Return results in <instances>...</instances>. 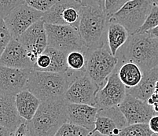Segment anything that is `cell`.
I'll list each match as a JSON object with an SVG mask.
<instances>
[{"mask_svg": "<svg viewBox=\"0 0 158 136\" xmlns=\"http://www.w3.org/2000/svg\"><path fill=\"white\" fill-rule=\"evenodd\" d=\"M83 72H75L69 68L65 72L31 70L27 90L41 101L62 98L70 84Z\"/></svg>", "mask_w": 158, "mask_h": 136, "instance_id": "cell-1", "label": "cell"}, {"mask_svg": "<svg viewBox=\"0 0 158 136\" xmlns=\"http://www.w3.org/2000/svg\"><path fill=\"white\" fill-rule=\"evenodd\" d=\"M116 56L119 59L118 63L132 61L143 72L149 71L158 65V39L148 32L130 35Z\"/></svg>", "mask_w": 158, "mask_h": 136, "instance_id": "cell-2", "label": "cell"}, {"mask_svg": "<svg viewBox=\"0 0 158 136\" xmlns=\"http://www.w3.org/2000/svg\"><path fill=\"white\" fill-rule=\"evenodd\" d=\"M67 105L64 98L41 101L35 116L27 121L31 136H54L68 123Z\"/></svg>", "mask_w": 158, "mask_h": 136, "instance_id": "cell-3", "label": "cell"}, {"mask_svg": "<svg viewBox=\"0 0 158 136\" xmlns=\"http://www.w3.org/2000/svg\"><path fill=\"white\" fill-rule=\"evenodd\" d=\"M110 18L104 10L93 6H84L79 24V32L88 50L102 48L107 45Z\"/></svg>", "mask_w": 158, "mask_h": 136, "instance_id": "cell-4", "label": "cell"}, {"mask_svg": "<svg viewBox=\"0 0 158 136\" xmlns=\"http://www.w3.org/2000/svg\"><path fill=\"white\" fill-rule=\"evenodd\" d=\"M119 59L110 52L108 46L95 50H87L85 73L102 87L117 66Z\"/></svg>", "mask_w": 158, "mask_h": 136, "instance_id": "cell-5", "label": "cell"}, {"mask_svg": "<svg viewBox=\"0 0 158 136\" xmlns=\"http://www.w3.org/2000/svg\"><path fill=\"white\" fill-rule=\"evenodd\" d=\"M47 46L69 54L73 51H87L79 29L73 25H52L45 23Z\"/></svg>", "mask_w": 158, "mask_h": 136, "instance_id": "cell-6", "label": "cell"}, {"mask_svg": "<svg viewBox=\"0 0 158 136\" xmlns=\"http://www.w3.org/2000/svg\"><path fill=\"white\" fill-rule=\"evenodd\" d=\"M153 6L150 0H130L110 18V21L120 24L130 35L137 33Z\"/></svg>", "mask_w": 158, "mask_h": 136, "instance_id": "cell-7", "label": "cell"}, {"mask_svg": "<svg viewBox=\"0 0 158 136\" xmlns=\"http://www.w3.org/2000/svg\"><path fill=\"white\" fill-rule=\"evenodd\" d=\"M83 5L77 0H58L44 13L42 20L47 24L73 25L79 28Z\"/></svg>", "mask_w": 158, "mask_h": 136, "instance_id": "cell-8", "label": "cell"}, {"mask_svg": "<svg viewBox=\"0 0 158 136\" xmlns=\"http://www.w3.org/2000/svg\"><path fill=\"white\" fill-rule=\"evenodd\" d=\"M44 13L24 2L14 8L4 21L13 39H18L28 28L42 19Z\"/></svg>", "mask_w": 158, "mask_h": 136, "instance_id": "cell-9", "label": "cell"}, {"mask_svg": "<svg viewBox=\"0 0 158 136\" xmlns=\"http://www.w3.org/2000/svg\"><path fill=\"white\" fill-rule=\"evenodd\" d=\"M100 87L85 73L80 74L70 84L64 98L69 103L96 105V94Z\"/></svg>", "mask_w": 158, "mask_h": 136, "instance_id": "cell-10", "label": "cell"}, {"mask_svg": "<svg viewBox=\"0 0 158 136\" xmlns=\"http://www.w3.org/2000/svg\"><path fill=\"white\" fill-rule=\"evenodd\" d=\"M127 94V88L121 82L117 68H115L103 87L96 94V105L100 109L119 106Z\"/></svg>", "mask_w": 158, "mask_h": 136, "instance_id": "cell-11", "label": "cell"}, {"mask_svg": "<svg viewBox=\"0 0 158 136\" xmlns=\"http://www.w3.org/2000/svg\"><path fill=\"white\" fill-rule=\"evenodd\" d=\"M127 125L128 124L125 117L118 106L100 109L96 117L95 126L90 134L98 132L102 135L117 136L120 130Z\"/></svg>", "mask_w": 158, "mask_h": 136, "instance_id": "cell-12", "label": "cell"}, {"mask_svg": "<svg viewBox=\"0 0 158 136\" xmlns=\"http://www.w3.org/2000/svg\"><path fill=\"white\" fill-rule=\"evenodd\" d=\"M28 51L30 59L34 64L37 58L47 47V35L45 22L42 19L35 22L18 39Z\"/></svg>", "mask_w": 158, "mask_h": 136, "instance_id": "cell-13", "label": "cell"}, {"mask_svg": "<svg viewBox=\"0 0 158 136\" xmlns=\"http://www.w3.org/2000/svg\"><path fill=\"white\" fill-rule=\"evenodd\" d=\"M119 109L125 117L127 124H148L155 115L152 105L134 96L127 94L124 99L119 105Z\"/></svg>", "mask_w": 158, "mask_h": 136, "instance_id": "cell-14", "label": "cell"}, {"mask_svg": "<svg viewBox=\"0 0 158 136\" xmlns=\"http://www.w3.org/2000/svg\"><path fill=\"white\" fill-rule=\"evenodd\" d=\"M31 69H21L0 65V91L15 95L27 90Z\"/></svg>", "mask_w": 158, "mask_h": 136, "instance_id": "cell-15", "label": "cell"}, {"mask_svg": "<svg viewBox=\"0 0 158 136\" xmlns=\"http://www.w3.org/2000/svg\"><path fill=\"white\" fill-rule=\"evenodd\" d=\"M0 65L21 69H33L34 63L31 61L28 51L22 44L15 39L10 41L0 56Z\"/></svg>", "mask_w": 158, "mask_h": 136, "instance_id": "cell-16", "label": "cell"}, {"mask_svg": "<svg viewBox=\"0 0 158 136\" xmlns=\"http://www.w3.org/2000/svg\"><path fill=\"white\" fill-rule=\"evenodd\" d=\"M100 108L98 106L68 102V122L92 131L95 126L96 117Z\"/></svg>", "mask_w": 158, "mask_h": 136, "instance_id": "cell-17", "label": "cell"}, {"mask_svg": "<svg viewBox=\"0 0 158 136\" xmlns=\"http://www.w3.org/2000/svg\"><path fill=\"white\" fill-rule=\"evenodd\" d=\"M22 122L16 106L15 95L0 91V125L13 132Z\"/></svg>", "mask_w": 158, "mask_h": 136, "instance_id": "cell-18", "label": "cell"}, {"mask_svg": "<svg viewBox=\"0 0 158 136\" xmlns=\"http://www.w3.org/2000/svg\"><path fill=\"white\" fill-rule=\"evenodd\" d=\"M158 81V65L143 72V79L137 86L127 89V94L143 101H147L155 92L156 84Z\"/></svg>", "mask_w": 158, "mask_h": 136, "instance_id": "cell-19", "label": "cell"}, {"mask_svg": "<svg viewBox=\"0 0 158 136\" xmlns=\"http://www.w3.org/2000/svg\"><path fill=\"white\" fill-rule=\"evenodd\" d=\"M16 106L23 120L31 121L40 107L41 101L28 90H24L16 94Z\"/></svg>", "mask_w": 158, "mask_h": 136, "instance_id": "cell-20", "label": "cell"}, {"mask_svg": "<svg viewBox=\"0 0 158 136\" xmlns=\"http://www.w3.org/2000/svg\"><path fill=\"white\" fill-rule=\"evenodd\" d=\"M116 68L120 80L127 89L137 86L143 79V72L139 65L132 61L118 63Z\"/></svg>", "mask_w": 158, "mask_h": 136, "instance_id": "cell-21", "label": "cell"}, {"mask_svg": "<svg viewBox=\"0 0 158 136\" xmlns=\"http://www.w3.org/2000/svg\"><path fill=\"white\" fill-rule=\"evenodd\" d=\"M130 34L126 28L116 22H109L107 31V46L113 56L120 47L127 42Z\"/></svg>", "mask_w": 158, "mask_h": 136, "instance_id": "cell-22", "label": "cell"}, {"mask_svg": "<svg viewBox=\"0 0 158 136\" xmlns=\"http://www.w3.org/2000/svg\"><path fill=\"white\" fill-rule=\"evenodd\" d=\"M51 58V65L45 72H65L69 70L67 64V54L63 51L47 46L44 51Z\"/></svg>", "mask_w": 158, "mask_h": 136, "instance_id": "cell-23", "label": "cell"}, {"mask_svg": "<svg viewBox=\"0 0 158 136\" xmlns=\"http://www.w3.org/2000/svg\"><path fill=\"white\" fill-rule=\"evenodd\" d=\"M87 51H73L67 54V64L69 68L75 72H85Z\"/></svg>", "mask_w": 158, "mask_h": 136, "instance_id": "cell-24", "label": "cell"}, {"mask_svg": "<svg viewBox=\"0 0 158 136\" xmlns=\"http://www.w3.org/2000/svg\"><path fill=\"white\" fill-rule=\"evenodd\" d=\"M153 134L149 124H134L122 128L117 136H152Z\"/></svg>", "mask_w": 158, "mask_h": 136, "instance_id": "cell-25", "label": "cell"}, {"mask_svg": "<svg viewBox=\"0 0 158 136\" xmlns=\"http://www.w3.org/2000/svg\"><path fill=\"white\" fill-rule=\"evenodd\" d=\"M54 136H91L90 131L71 123H65Z\"/></svg>", "mask_w": 158, "mask_h": 136, "instance_id": "cell-26", "label": "cell"}, {"mask_svg": "<svg viewBox=\"0 0 158 136\" xmlns=\"http://www.w3.org/2000/svg\"><path fill=\"white\" fill-rule=\"evenodd\" d=\"M158 25V6L153 5L152 9L148 14L146 21L143 23L137 33H146L150 31L151 29L154 28Z\"/></svg>", "mask_w": 158, "mask_h": 136, "instance_id": "cell-27", "label": "cell"}, {"mask_svg": "<svg viewBox=\"0 0 158 136\" xmlns=\"http://www.w3.org/2000/svg\"><path fill=\"white\" fill-rule=\"evenodd\" d=\"M12 38V35L6 25L4 18L0 16V56L2 55V52Z\"/></svg>", "mask_w": 158, "mask_h": 136, "instance_id": "cell-28", "label": "cell"}, {"mask_svg": "<svg viewBox=\"0 0 158 136\" xmlns=\"http://www.w3.org/2000/svg\"><path fill=\"white\" fill-rule=\"evenodd\" d=\"M57 1L58 0H24V2L40 12L45 13L51 9Z\"/></svg>", "mask_w": 158, "mask_h": 136, "instance_id": "cell-29", "label": "cell"}, {"mask_svg": "<svg viewBox=\"0 0 158 136\" xmlns=\"http://www.w3.org/2000/svg\"><path fill=\"white\" fill-rule=\"evenodd\" d=\"M24 2V0H0V16L5 18L14 8Z\"/></svg>", "mask_w": 158, "mask_h": 136, "instance_id": "cell-30", "label": "cell"}, {"mask_svg": "<svg viewBox=\"0 0 158 136\" xmlns=\"http://www.w3.org/2000/svg\"><path fill=\"white\" fill-rule=\"evenodd\" d=\"M130 0H105V13L110 18Z\"/></svg>", "mask_w": 158, "mask_h": 136, "instance_id": "cell-31", "label": "cell"}, {"mask_svg": "<svg viewBox=\"0 0 158 136\" xmlns=\"http://www.w3.org/2000/svg\"><path fill=\"white\" fill-rule=\"evenodd\" d=\"M50 65H51V58L48 54L44 52L37 58L32 70L45 72Z\"/></svg>", "mask_w": 158, "mask_h": 136, "instance_id": "cell-32", "label": "cell"}, {"mask_svg": "<svg viewBox=\"0 0 158 136\" xmlns=\"http://www.w3.org/2000/svg\"><path fill=\"white\" fill-rule=\"evenodd\" d=\"M11 136H31L27 121H23L18 128L11 133Z\"/></svg>", "mask_w": 158, "mask_h": 136, "instance_id": "cell-33", "label": "cell"}, {"mask_svg": "<svg viewBox=\"0 0 158 136\" xmlns=\"http://www.w3.org/2000/svg\"><path fill=\"white\" fill-rule=\"evenodd\" d=\"M84 6H93L105 11V0H80Z\"/></svg>", "mask_w": 158, "mask_h": 136, "instance_id": "cell-34", "label": "cell"}, {"mask_svg": "<svg viewBox=\"0 0 158 136\" xmlns=\"http://www.w3.org/2000/svg\"><path fill=\"white\" fill-rule=\"evenodd\" d=\"M149 128L153 132V134H156L158 135V114H155L149 121Z\"/></svg>", "mask_w": 158, "mask_h": 136, "instance_id": "cell-35", "label": "cell"}, {"mask_svg": "<svg viewBox=\"0 0 158 136\" xmlns=\"http://www.w3.org/2000/svg\"><path fill=\"white\" fill-rule=\"evenodd\" d=\"M11 131L6 127L0 125V136H11Z\"/></svg>", "mask_w": 158, "mask_h": 136, "instance_id": "cell-36", "label": "cell"}, {"mask_svg": "<svg viewBox=\"0 0 158 136\" xmlns=\"http://www.w3.org/2000/svg\"><path fill=\"white\" fill-rule=\"evenodd\" d=\"M148 33L151 35V36L158 39V25L156 27H155L154 28L150 30V31H148Z\"/></svg>", "mask_w": 158, "mask_h": 136, "instance_id": "cell-37", "label": "cell"}, {"mask_svg": "<svg viewBox=\"0 0 158 136\" xmlns=\"http://www.w3.org/2000/svg\"><path fill=\"white\" fill-rule=\"evenodd\" d=\"M150 98H151L152 99H153V102H154V104H155V103L158 102V91H155V92L153 93V94H152ZM154 104H153V105H154Z\"/></svg>", "mask_w": 158, "mask_h": 136, "instance_id": "cell-38", "label": "cell"}, {"mask_svg": "<svg viewBox=\"0 0 158 136\" xmlns=\"http://www.w3.org/2000/svg\"><path fill=\"white\" fill-rule=\"evenodd\" d=\"M153 110H154L155 113L157 114L158 113V102L155 103L154 105H153Z\"/></svg>", "mask_w": 158, "mask_h": 136, "instance_id": "cell-39", "label": "cell"}, {"mask_svg": "<svg viewBox=\"0 0 158 136\" xmlns=\"http://www.w3.org/2000/svg\"><path fill=\"white\" fill-rule=\"evenodd\" d=\"M150 1H151V2L153 3V5L158 6V0H150Z\"/></svg>", "mask_w": 158, "mask_h": 136, "instance_id": "cell-40", "label": "cell"}, {"mask_svg": "<svg viewBox=\"0 0 158 136\" xmlns=\"http://www.w3.org/2000/svg\"><path fill=\"white\" fill-rule=\"evenodd\" d=\"M155 91H158V81L156 84V89H155Z\"/></svg>", "mask_w": 158, "mask_h": 136, "instance_id": "cell-41", "label": "cell"}, {"mask_svg": "<svg viewBox=\"0 0 158 136\" xmlns=\"http://www.w3.org/2000/svg\"><path fill=\"white\" fill-rule=\"evenodd\" d=\"M77 1H79V2H80V0H77Z\"/></svg>", "mask_w": 158, "mask_h": 136, "instance_id": "cell-42", "label": "cell"}, {"mask_svg": "<svg viewBox=\"0 0 158 136\" xmlns=\"http://www.w3.org/2000/svg\"><path fill=\"white\" fill-rule=\"evenodd\" d=\"M101 136H106V135H101Z\"/></svg>", "mask_w": 158, "mask_h": 136, "instance_id": "cell-43", "label": "cell"}, {"mask_svg": "<svg viewBox=\"0 0 158 136\" xmlns=\"http://www.w3.org/2000/svg\"><path fill=\"white\" fill-rule=\"evenodd\" d=\"M157 114H158V113H157Z\"/></svg>", "mask_w": 158, "mask_h": 136, "instance_id": "cell-44", "label": "cell"}]
</instances>
